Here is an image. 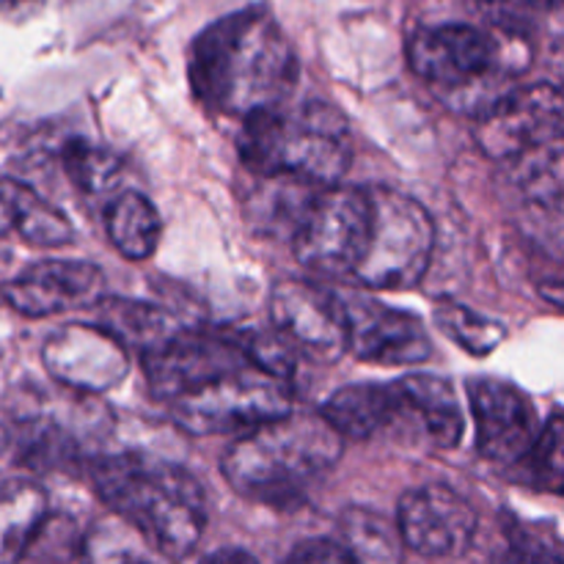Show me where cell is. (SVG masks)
<instances>
[{
	"label": "cell",
	"instance_id": "27",
	"mask_svg": "<svg viewBox=\"0 0 564 564\" xmlns=\"http://www.w3.org/2000/svg\"><path fill=\"white\" fill-rule=\"evenodd\" d=\"M499 564H562L560 540L545 538L538 529L516 527Z\"/></svg>",
	"mask_w": 564,
	"mask_h": 564
},
{
	"label": "cell",
	"instance_id": "9",
	"mask_svg": "<svg viewBox=\"0 0 564 564\" xmlns=\"http://www.w3.org/2000/svg\"><path fill=\"white\" fill-rule=\"evenodd\" d=\"M253 367L237 334H207L180 328L143 352V375L154 400L171 402L220 375Z\"/></svg>",
	"mask_w": 564,
	"mask_h": 564
},
{
	"label": "cell",
	"instance_id": "21",
	"mask_svg": "<svg viewBox=\"0 0 564 564\" xmlns=\"http://www.w3.org/2000/svg\"><path fill=\"white\" fill-rule=\"evenodd\" d=\"M97 308L99 325L116 336L124 347L147 352L158 347L160 341L169 339L171 334L180 330L169 312L163 306L143 301H121V297H99L94 303Z\"/></svg>",
	"mask_w": 564,
	"mask_h": 564
},
{
	"label": "cell",
	"instance_id": "26",
	"mask_svg": "<svg viewBox=\"0 0 564 564\" xmlns=\"http://www.w3.org/2000/svg\"><path fill=\"white\" fill-rule=\"evenodd\" d=\"M523 466L529 468L538 488L549 490V494H560L562 490V413H554L549 422L540 427L538 441L523 457Z\"/></svg>",
	"mask_w": 564,
	"mask_h": 564
},
{
	"label": "cell",
	"instance_id": "8",
	"mask_svg": "<svg viewBox=\"0 0 564 564\" xmlns=\"http://www.w3.org/2000/svg\"><path fill=\"white\" fill-rule=\"evenodd\" d=\"M369 235L367 187L317 185L308 193L295 226L292 251L297 262L325 279H350Z\"/></svg>",
	"mask_w": 564,
	"mask_h": 564
},
{
	"label": "cell",
	"instance_id": "17",
	"mask_svg": "<svg viewBox=\"0 0 564 564\" xmlns=\"http://www.w3.org/2000/svg\"><path fill=\"white\" fill-rule=\"evenodd\" d=\"M394 422L389 430H411L433 449H455L466 430L463 408L449 380L405 375L394 380Z\"/></svg>",
	"mask_w": 564,
	"mask_h": 564
},
{
	"label": "cell",
	"instance_id": "22",
	"mask_svg": "<svg viewBox=\"0 0 564 564\" xmlns=\"http://www.w3.org/2000/svg\"><path fill=\"white\" fill-rule=\"evenodd\" d=\"M105 226H108V237L116 251L132 262H143L152 257L160 246V235H163V220H160L154 204L132 191L121 193L110 202Z\"/></svg>",
	"mask_w": 564,
	"mask_h": 564
},
{
	"label": "cell",
	"instance_id": "25",
	"mask_svg": "<svg viewBox=\"0 0 564 564\" xmlns=\"http://www.w3.org/2000/svg\"><path fill=\"white\" fill-rule=\"evenodd\" d=\"M435 325H438L441 334H446L474 356H488L505 339V325L466 306H457V303H444V306L435 308Z\"/></svg>",
	"mask_w": 564,
	"mask_h": 564
},
{
	"label": "cell",
	"instance_id": "13",
	"mask_svg": "<svg viewBox=\"0 0 564 564\" xmlns=\"http://www.w3.org/2000/svg\"><path fill=\"white\" fill-rule=\"evenodd\" d=\"M477 512L449 485H424L402 496L397 534L416 554L430 560L460 556L477 538Z\"/></svg>",
	"mask_w": 564,
	"mask_h": 564
},
{
	"label": "cell",
	"instance_id": "19",
	"mask_svg": "<svg viewBox=\"0 0 564 564\" xmlns=\"http://www.w3.org/2000/svg\"><path fill=\"white\" fill-rule=\"evenodd\" d=\"M47 523V494L31 479L0 485V564H20Z\"/></svg>",
	"mask_w": 564,
	"mask_h": 564
},
{
	"label": "cell",
	"instance_id": "23",
	"mask_svg": "<svg viewBox=\"0 0 564 564\" xmlns=\"http://www.w3.org/2000/svg\"><path fill=\"white\" fill-rule=\"evenodd\" d=\"M341 543H347L361 564H400V534L378 512L347 510L341 516Z\"/></svg>",
	"mask_w": 564,
	"mask_h": 564
},
{
	"label": "cell",
	"instance_id": "5",
	"mask_svg": "<svg viewBox=\"0 0 564 564\" xmlns=\"http://www.w3.org/2000/svg\"><path fill=\"white\" fill-rule=\"evenodd\" d=\"M369 235L350 281L367 290H408L433 259L435 226L416 198L389 187H367Z\"/></svg>",
	"mask_w": 564,
	"mask_h": 564
},
{
	"label": "cell",
	"instance_id": "10",
	"mask_svg": "<svg viewBox=\"0 0 564 564\" xmlns=\"http://www.w3.org/2000/svg\"><path fill=\"white\" fill-rule=\"evenodd\" d=\"M562 91L549 83L510 88L479 113V149L494 160H516L532 149L562 141Z\"/></svg>",
	"mask_w": 564,
	"mask_h": 564
},
{
	"label": "cell",
	"instance_id": "14",
	"mask_svg": "<svg viewBox=\"0 0 564 564\" xmlns=\"http://www.w3.org/2000/svg\"><path fill=\"white\" fill-rule=\"evenodd\" d=\"M50 378L72 391L105 394L130 372L127 347L102 325H64L42 347Z\"/></svg>",
	"mask_w": 564,
	"mask_h": 564
},
{
	"label": "cell",
	"instance_id": "16",
	"mask_svg": "<svg viewBox=\"0 0 564 564\" xmlns=\"http://www.w3.org/2000/svg\"><path fill=\"white\" fill-rule=\"evenodd\" d=\"M105 275L97 264L75 259H50L22 270L0 286V295L22 317H55V314L88 308L102 297Z\"/></svg>",
	"mask_w": 564,
	"mask_h": 564
},
{
	"label": "cell",
	"instance_id": "18",
	"mask_svg": "<svg viewBox=\"0 0 564 564\" xmlns=\"http://www.w3.org/2000/svg\"><path fill=\"white\" fill-rule=\"evenodd\" d=\"M17 235L36 248L72 242V224L58 207L39 196L31 185L0 174V237Z\"/></svg>",
	"mask_w": 564,
	"mask_h": 564
},
{
	"label": "cell",
	"instance_id": "24",
	"mask_svg": "<svg viewBox=\"0 0 564 564\" xmlns=\"http://www.w3.org/2000/svg\"><path fill=\"white\" fill-rule=\"evenodd\" d=\"M61 165L80 193H105L121 174L119 158L86 138H69L61 147Z\"/></svg>",
	"mask_w": 564,
	"mask_h": 564
},
{
	"label": "cell",
	"instance_id": "20",
	"mask_svg": "<svg viewBox=\"0 0 564 564\" xmlns=\"http://www.w3.org/2000/svg\"><path fill=\"white\" fill-rule=\"evenodd\" d=\"M323 419L341 438H372L394 422V386L356 383L336 391L323 405Z\"/></svg>",
	"mask_w": 564,
	"mask_h": 564
},
{
	"label": "cell",
	"instance_id": "12",
	"mask_svg": "<svg viewBox=\"0 0 564 564\" xmlns=\"http://www.w3.org/2000/svg\"><path fill=\"white\" fill-rule=\"evenodd\" d=\"M347 319V352L380 367H416L433 356V339L422 319L402 308L361 295L341 297Z\"/></svg>",
	"mask_w": 564,
	"mask_h": 564
},
{
	"label": "cell",
	"instance_id": "7",
	"mask_svg": "<svg viewBox=\"0 0 564 564\" xmlns=\"http://www.w3.org/2000/svg\"><path fill=\"white\" fill-rule=\"evenodd\" d=\"M171 419L193 435H246L292 411L286 380L257 367L220 375L176 400L165 402Z\"/></svg>",
	"mask_w": 564,
	"mask_h": 564
},
{
	"label": "cell",
	"instance_id": "3",
	"mask_svg": "<svg viewBox=\"0 0 564 564\" xmlns=\"http://www.w3.org/2000/svg\"><path fill=\"white\" fill-rule=\"evenodd\" d=\"M341 457V435L323 413H284L253 427L220 460L226 482L257 505H297Z\"/></svg>",
	"mask_w": 564,
	"mask_h": 564
},
{
	"label": "cell",
	"instance_id": "6",
	"mask_svg": "<svg viewBox=\"0 0 564 564\" xmlns=\"http://www.w3.org/2000/svg\"><path fill=\"white\" fill-rule=\"evenodd\" d=\"M408 61L422 80L449 94L452 102L474 105V113L482 110L479 94H488V102L494 105L501 94L510 91H501V83L512 75L505 47L499 39L474 25H438L419 31L408 44Z\"/></svg>",
	"mask_w": 564,
	"mask_h": 564
},
{
	"label": "cell",
	"instance_id": "29",
	"mask_svg": "<svg viewBox=\"0 0 564 564\" xmlns=\"http://www.w3.org/2000/svg\"><path fill=\"white\" fill-rule=\"evenodd\" d=\"M286 564H361L347 543L330 538L303 540L286 556Z\"/></svg>",
	"mask_w": 564,
	"mask_h": 564
},
{
	"label": "cell",
	"instance_id": "1",
	"mask_svg": "<svg viewBox=\"0 0 564 564\" xmlns=\"http://www.w3.org/2000/svg\"><path fill=\"white\" fill-rule=\"evenodd\" d=\"M187 77L198 102L213 113L246 119L290 97L297 58L273 14L251 6L198 33Z\"/></svg>",
	"mask_w": 564,
	"mask_h": 564
},
{
	"label": "cell",
	"instance_id": "4",
	"mask_svg": "<svg viewBox=\"0 0 564 564\" xmlns=\"http://www.w3.org/2000/svg\"><path fill=\"white\" fill-rule=\"evenodd\" d=\"M240 160L259 176H295L336 185L350 169L352 138L345 113L330 102L270 105L242 119Z\"/></svg>",
	"mask_w": 564,
	"mask_h": 564
},
{
	"label": "cell",
	"instance_id": "15",
	"mask_svg": "<svg viewBox=\"0 0 564 564\" xmlns=\"http://www.w3.org/2000/svg\"><path fill=\"white\" fill-rule=\"evenodd\" d=\"M477 449L496 466H521L540 435L532 405L516 386L494 378L468 380Z\"/></svg>",
	"mask_w": 564,
	"mask_h": 564
},
{
	"label": "cell",
	"instance_id": "31",
	"mask_svg": "<svg viewBox=\"0 0 564 564\" xmlns=\"http://www.w3.org/2000/svg\"><path fill=\"white\" fill-rule=\"evenodd\" d=\"M9 441H11V435H9V430H6V424L0 422V452L6 449V446H9Z\"/></svg>",
	"mask_w": 564,
	"mask_h": 564
},
{
	"label": "cell",
	"instance_id": "28",
	"mask_svg": "<svg viewBox=\"0 0 564 564\" xmlns=\"http://www.w3.org/2000/svg\"><path fill=\"white\" fill-rule=\"evenodd\" d=\"M477 6L499 31L521 39L538 22L540 0H477Z\"/></svg>",
	"mask_w": 564,
	"mask_h": 564
},
{
	"label": "cell",
	"instance_id": "30",
	"mask_svg": "<svg viewBox=\"0 0 564 564\" xmlns=\"http://www.w3.org/2000/svg\"><path fill=\"white\" fill-rule=\"evenodd\" d=\"M198 564H259L257 556L248 554V551L242 549H220L215 551V554L204 556Z\"/></svg>",
	"mask_w": 564,
	"mask_h": 564
},
{
	"label": "cell",
	"instance_id": "2",
	"mask_svg": "<svg viewBox=\"0 0 564 564\" xmlns=\"http://www.w3.org/2000/svg\"><path fill=\"white\" fill-rule=\"evenodd\" d=\"M99 499L138 529L165 560L182 562L207 529V499L191 471L149 455H108L94 460Z\"/></svg>",
	"mask_w": 564,
	"mask_h": 564
},
{
	"label": "cell",
	"instance_id": "32",
	"mask_svg": "<svg viewBox=\"0 0 564 564\" xmlns=\"http://www.w3.org/2000/svg\"><path fill=\"white\" fill-rule=\"evenodd\" d=\"M121 564H152V562H149V560H141V556H127V560L121 562Z\"/></svg>",
	"mask_w": 564,
	"mask_h": 564
},
{
	"label": "cell",
	"instance_id": "11",
	"mask_svg": "<svg viewBox=\"0 0 564 564\" xmlns=\"http://www.w3.org/2000/svg\"><path fill=\"white\" fill-rule=\"evenodd\" d=\"M273 328L317 364H334L347 352V319L341 295L312 284L286 279L270 292Z\"/></svg>",
	"mask_w": 564,
	"mask_h": 564
}]
</instances>
